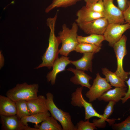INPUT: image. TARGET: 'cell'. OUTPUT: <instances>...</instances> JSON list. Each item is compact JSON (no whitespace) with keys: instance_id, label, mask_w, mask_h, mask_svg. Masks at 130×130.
I'll list each match as a JSON object with an SVG mask.
<instances>
[{"instance_id":"1","label":"cell","mask_w":130,"mask_h":130,"mask_svg":"<svg viewBox=\"0 0 130 130\" xmlns=\"http://www.w3.org/2000/svg\"><path fill=\"white\" fill-rule=\"evenodd\" d=\"M57 13L52 18H49L46 20L47 26L50 29L48 47L42 57V62L35 69L46 67L50 69L55 61L58 58V47L61 43L58 36L55 34V26L57 17Z\"/></svg>"},{"instance_id":"2","label":"cell","mask_w":130,"mask_h":130,"mask_svg":"<svg viewBox=\"0 0 130 130\" xmlns=\"http://www.w3.org/2000/svg\"><path fill=\"white\" fill-rule=\"evenodd\" d=\"M78 25L76 22H73L71 29L65 24H63L62 30L58 33L62 46L59 50V53L62 56H67L71 52L75 51L79 43L77 37Z\"/></svg>"},{"instance_id":"3","label":"cell","mask_w":130,"mask_h":130,"mask_svg":"<svg viewBox=\"0 0 130 130\" xmlns=\"http://www.w3.org/2000/svg\"><path fill=\"white\" fill-rule=\"evenodd\" d=\"M39 87L38 84H29L26 82L18 84L7 91L6 96L15 102L36 99L38 97Z\"/></svg>"},{"instance_id":"4","label":"cell","mask_w":130,"mask_h":130,"mask_svg":"<svg viewBox=\"0 0 130 130\" xmlns=\"http://www.w3.org/2000/svg\"><path fill=\"white\" fill-rule=\"evenodd\" d=\"M46 104L51 116L59 121L63 130H75V126L72 123L69 113L59 109L54 103V96L51 92L46 94Z\"/></svg>"},{"instance_id":"5","label":"cell","mask_w":130,"mask_h":130,"mask_svg":"<svg viewBox=\"0 0 130 130\" xmlns=\"http://www.w3.org/2000/svg\"><path fill=\"white\" fill-rule=\"evenodd\" d=\"M127 39L126 36L123 35L112 47L117 60V67L115 73L125 82L128 79L129 75L128 72H125L123 68L124 58L127 52L126 48Z\"/></svg>"},{"instance_id":"6","label":"cell","mask_w":130,"mask_h":130,"mask_svg":"<svg viewBox=\"0 0 130 130\" xmlns=\"http://www.w3.org/2000/svg\"><path fill=\"white\" fill-rule=\"evenodd\" d=\"M83 89V87H78L72 94L71 104L74 106L80 108L84 107L85 111L84 120H89L93 117L102 118L103 115L98 113L94 108L92 104L87 102L84 99L82 94Z\"/></svg>"},{"instance_id":"7","label":"cell","mask_w":130,"mask_h":130,"mask_svg":"<svg viewBox=\"0 0 130 130\" xmlns=\"http://www.w3.org/2000/svg\"><path fill=\"white\" fill-rule=\"evenodd\" d=\"M112 87L105 78L102 77L99 73L96 74L92 85L85 94L89 102H93L98 99L106 91L111 89Z\"/></svg>"},{"instance_id":"8","label":"cell","mask_w":130,"mask_h":130,"mask_svg":"<svg viewBox=\"0 0 130 130\" xmlns=\"http://www.w3.org/2000/svg\"><path fill=\"white\" fill-rule=\"evenodd\" d=\"M104 17L109 24H124L125 23L123 12L113 3V0H103Z\"/></svg>"},{"instance_id":"9","label":"cell","mask_w":130,"mask_h":130,"mask_svg":"<svg viewBox=\"0 0 130 130\" xmlns=\"http://www.w3.org/2000/svg\"><path fill=\"white\" fill-rule=\"evenodd\" d=\"M130 29V24L128 23L109 24L103 35L105 40L112 47L121 39L124 33Z\"/></svg>"},{"instance_id":"10","label":"cell","mask_w":130,"mask_h":130,"mask_svg":"<svg viewBox=\"0 0 130 130\" xmlns=\"http://www.w3.org/2000/svg\"><path fill=\"white\" fill-rule=\"evenodd\" d=\"M109 24L104 17L88 22L78 24V27L87 34L103 35Z\"/></svg>"},{"instance_id":"11","label":"cell","mask_w":130,"mask_h":130,"mask_svg":"<svg viewBox=\"0 0 130 130\" xmlns=\"http://www.w3.org/2000/svg\"><path fill=\"white\" fill-rule=\"evenodd\" d=\"M1 129L3 130H38L35 127L31 128L24 125L21 118L16 115L4 116L0 115Z\"/></svg>"},{"instance_id":"12","label":"cell","mask_w":130,"mask_h":130,"mask_svg":"<svg viewBox=\"0 0 130 130\" xmlns=\"http://www.w3.org/2000/svg\"><path fill=\"white\" fill-rule=\"evenodd\" d=\"M67 56H62L57 58L54 62L52 71L49 72L46 77L48 82H50L52 85L55 84L57 74L65 70L66 66L71 63V60Z\"/></svg>"},{"instance_id":"13","label":"cell","mask_w":130,"mask_h":130,"mask_svg":"<svg viewBox=\"0 0 130 130\" xmlns=\"http://www.w3.org/2000/svg\"><path fill=\"white\" fill-rule=\"evenodd\" d=\"M76 22L78 24L90 21L100 18L104 17L103 13L94 12L86 7H82L77 12Z\"/></svg>"},{"instance_id":"14","label":"cell","mask_w":130,"mask_h":130,"mask_svg":"<svg viewBox=\"0 0 130 130\" xmlns=\"http://www.w3.org/2000/svg\"><path fill=\"white\" fill-rule=\"evenodd\" d=\"M127 90L126 87H115L105 92L98 99L106 102H118L125 96Z\"/></svg>"},{"instance_id":"15","label":"cell","mask_w":130,"mask_h":130,"mask_svg":"<svg viewBox=\"0 0 130 130\" xmlns=\"http://www.w3.org/2000/svg\"><path fill=\"white\" fill-rule=\"evenodd\" d=\"M66 70L73 72L74 75L70 79L71 82L75 85H80L89 89L91 86L89 83L92 77L85 73L84 71L70 67Z\"/></svg>"},{"instance_id":"16","label":"cell","mask_w":130,"mask_h":130,"mask_svg":"<svg viewBox=\"0 0 130 130\" xmlns=\"http://www.w3.org/2000/svg\"><path fill=\"white\" fill-rule=\"evenodd\" d=\"M31 114L49 111L46 104V98L40 95L36 99L26 101Z\"/></svg>"},{"instance_id":"17","label":"cell","mask_w":130,"mask_h":130,"mask_svg":"<svg viewBox=\"0 0 130 130\" xmlns=\"http://www.w3.org/2000/svg\"><path fill=\"white\" fill-rule=\"evenodd\" d=\"M15 102L6 96L0 95V115L9 116L16 115Z\"/></svg>"},{"instance_id":"18","label":"cell","mask_w":130,"mask_h":130,"mask_svg":"<svg viewBox=\"0 0 130 130\" xmlns=\"http://www.w3.org/2000/svg\"><path fill=\"white\" fill-rule=\"evenodd\" d=\"M95 53L94 52L84 53L81 58L76 61L71 60V63L74 65L77 69L92 72V60Z\"/></svg>"},{"instance_id":"19","label":"cell","mask_w":130,"mask_h":130,"mask_svg":"<svg viewBox=\"0 0 130 130\" xmlns=\"http://www.w3.org/2000/svg\"><path fill=\"white\" fill-rule=\"evenodd\" d=\"M116 103L113 101L109 102L104 110L103 117L98 119H95L93 120V123L96 127L104 128L106 127V121H107L109 117L113 113L114 105Z\"/></svg>"},{"instance_id":"20","label":"cell","mask_w":130,"mask_h":130,"mask_svg":"<svg viewBox=\"0 0 130 130\" xmlns=\"http://www.w3.org/2000/svg\"><path fill=\"white\" fill-rule=\"evenodd\" d=\"M102 73L105 78L111 86L115 87H126L125 82L114 72L105 67L102 68Z\"/></svg>"},{"instance_id":"21","label":"cell","mask_w":130,"mask_h":130,"mask_svg":"<svg viewBox=\"0 0 130 130\" xmlns=\"http://www.w3.org/2000/svg\"><path fill=\"white\" fill-rule=\"evenodd\" d=\"M51 116L49 111L31 114L22 117L21 120L22 123L25 125L27 126V123L30 122L34 123V127L37 128L40 123L44 121L48 116Z\"/></svg>"},{"instance_id":"22","label":"cell","mask_w":130,"mask_h":130,"mask_svg":"<svg viewBox=\"0 0 130 130\" xmlns=\"http://www.w3.org/2000/svg\"><path fill=\"white\" fill-rule=\"evenodd\" d=\"M77 39L79 43H87L93 44L101 47L102 42L105 40L103 35L91 34L86 36L78 35Z\"/></svg>"},{"instance_id":"23","label":"cell","mask_w":130,"mask_h":130,"mask_svg":"<svg viewBox=\"0 0 130 130\" xmlns=\"http://www.w3.org/2000/svg\"><path fill=\"white\" fill-rule=\"evenodd\" d=\"M37 128L38 130H63L61 125L59 124L57 120L51 116L47 117Z\"/></svg>"},{"instance_id":"24","label":"cell","mask_w":130,"mask_h":130,"mask_svg":"<svg viewBox=\"0 0 130 130\" xmlns=\"http://www.w3.org/2000/svg\"><path fill=\"white\" fill-rule=\"evenodd\" d=\"M82 0H53L52 3L46 9V13H48L55 8H65L75 5Z\"/></svg>"},{"instance_id":"25","label":"cell","mask_w":130,"mask_h":130,"mask_svg":"<svg viewBox=\"0 0 130 130\" xmlns=\"http://www.w3.org/2000/svg\"><path fill=\"white\" fill-rule=\"evenodd\" d=\"M101 49V47L93 44L87 43H79L75 51L81 53L85 52L95 53L99 52Z\"/></svg>"},{"instance_id":"26","label":"cell","mask_w":130,"mask_h":130,"mask_svg":"<svg viewBox=\"0 0 130 130\" xmlns=\"http://www.w3.org/2000/svg\"><path fill=\"white\" fill-rule=\"evenodd\" d=\"M17 108L16 115L21 118L31 115L27 106V101L19 100L15 102Z\"/></svg>"},{"instance_id":"27","label":"cell","mask_w":130,"mask_h":130,"mask_svg":"<svg viewBox=\"0 0 130 130\" xmlns=\"http://www.w3.org/2000/svg\"><path fill=\"white\" fill-rule=\"evenodd\" d=\"M97 129L93 123L90 122L89 120L86 121L81 120L75 126V130H94Z\"/></svg>"},{"instance_id":"28","label":"cell","mask_w":130,"mask_h":130,"mask_svg":"<svg viewBox=\"0 0 130 130\" xmlns=\"http://www.w3.org/2000/svg\"><path fill=\"white\" fill-rule=\"evenodd\" d=\"M112 128L115 130H130V115L124 120L118 123L110 125Z\"/></svg>"},{"instance_id":"29","label":"cell","mask_w":130,"mask_h":130,"mask_svg":"<svg viewBox=\"0 0 130 130\" xmlns=\"http://www.w3.org/2000/svg\"><path fill=\"white\" fill-rule=\"evenodd\" d=\"M85 6L90 10L97 13H103L104 10V6L103 0H100L93 3H86Z\"/></svg>"},{"instance_id":"30","label":"cell","mask_w":130,"mask_h":130,"mask_svg":"<svg viewBox=\"0 0 130 130\" xmlns=\"http://www.w3.org/2000/svg\"><path fill=\"white\" fill-rule=\"evenodd\" d=\"M128 73L129 75H130V77L128 79L125 81L127 85L128 89L125 96L121 100L123 104L125 103L129 99H130V71L128 72Z\"/></svg>"},{"instance_id":"31","label":"cell","mask_w":130,"mask_h":130,"mask_svg":"<svg viewBox=\"0 0 130 130\" xmlns=\"http://www.w3.org/2000/svg\"><path fill=\"white\" fill-rule=\"evenodd\" d=\"M128 5L127 7L123 13L125 23L130 24V1L129 0L128 1Z\"/></svg>"},{"instance_id":"32","label":"cell","mask_w":130,"mask_h":130,"mask_svg":"<svg viewBox=\"0 0 130 130\" xmlns=\"http://www.w3.org/2000/svg\"><path fill=\"white\" fill-rule=\"evenodd\" d=\"M118 7L123 12L128 6V0H117Z\"/></svg>"},{"instance_id":"33","label":"cell","mask_w":130,"mask_h":130,"mask_svg":"<svg viewBox=\"0 0 130 130\" xmlns=\"http://www.w3.org/2000/svg\"><path fill=\"white\" fill-rule=\"evenodd\" d=\"M0 51V68L1 69L3 66L4 64V59L2 54Z\"/></svg>"},{"instance_id":"34","label":"cell","mask_w":130,"mask_h":130,"mask_svg":"<svg viewBox=\"0 0 130 130\" xmlns=\"http://www.w3.org/2000/svg\"><path fill=\"white\" fill-rule=\"evenodd\" d=\"M100 0H84L86 3L92 4L96 3Z\"/></svg>"},{"instance_id":"35","label":"cell","mask_w":130,"mask_h":130,"mask_svg":"<svg viewBox=\"0 0 130 130\" xmlns=\"http://www.w3.org/2000/svg\"><path fill=\"white\" fill-rule=\"evenodd\" d=\"M129 111L130 113V108L129 109Z\"/></svg>"},{"instance_id":"36","label":"cell","mask_w":130,"mask_h":130,"mask_svg":"<svg viewBox=\"0 0 130 130\" xmlns=\"http://www.w3.org/2000/svg\"><path fill=\"white\" fill-rule=\"evenodd\" d=\"M129 0V1H130V0Z\"/></svg>"},{"instance_id":"37","label":"cell","mask_w":130,"mask_h":130,"mask_svg":"<svg viewBox=\"0 0 130 130\" xmlns=\"http://www.w3.org/2000/svg\"></svg>"}]
</instances>
